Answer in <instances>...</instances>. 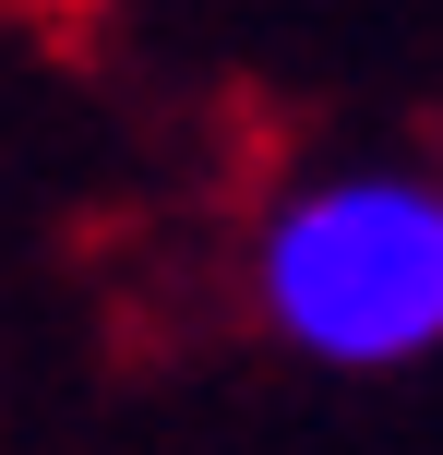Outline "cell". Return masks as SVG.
<instances>
[{
  "label": "cell",
  "mask_w": 443,
  "mask_h": 455,
  "mask_svg": "<svg viewBox=\"0 0 443 455\" xmlns=\"http://www.w3.org/2000/svg\"><path fill=\"white\" fill-rule=\"evenodd\" d=\"M252 312L312 371L443 360V168H324L252 228Z\"/></svg>",
  "instance_id": "obj_1"
}]
</instances>
